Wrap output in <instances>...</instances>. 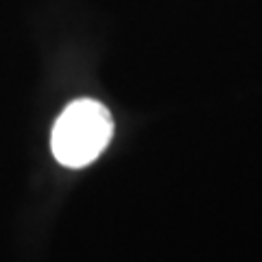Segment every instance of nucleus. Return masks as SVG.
Here are the masks:
<instances>
[{"instance_id": "1", "label": "nucleus", "mask_w": 262, "mask_h": 262, "mask_svg": "<svg viewBox=\"0 0 262 262\" xmlns=\"http://www.w3.org/2000/svg\"><path fill=\"white\" fill-rule=\"evenodd\" d=\"M114 136V118L103 103L79 98L57 118L51 136L55 160L68 168H83L105 151Z\"/></svg>"}]
</instances>
